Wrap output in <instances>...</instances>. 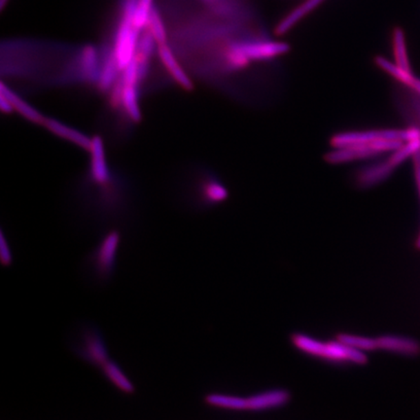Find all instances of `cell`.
Listing matches in <instances>:
<instances>
[{"instance_id":"obj_1","label":"cell","mask_w":420,"mask_h":420,"mask_svg":"<svg viewBox=\"0 0 420 420\" xmlns=\"http://www.w3.org/2000/svg\"><path fill=\"white\" fill-rule=\"evenodd\" d=\"M292 346L300 353L333 364L363 366L368 363L367 353L351 348L336 339L321 341L304 333H294Z\"/></svg>"},{"instance_id":"obj_2","label":"cell","mask_w":420,"mask_h":420,"mask_svg":"<svg viewBox=\"0 0 420 420\" xmlns=\"http://www.w3.org/2000/svg\"><path fill=\"white\" fill-rule=\"evenodd\" d=\"M141 32L143 30L134 27L133 18L120 15L113 39L112 50L121 72L136 58Z\"/></svg>"},{"instance_id":"obj_3","label":"cell","mask_w":420,"mask_h":420,"mask_svg":"<svg viewBox=\"0 0 420 420\" xmlns=\"http://www.w3.org/2000/svg\"><path fill=\"white\" fill-rule=\"evenodd\" d=\"M399 84L395 98L399 112L410 129L420 132V94L407 85Z\"/></svg>"},{"instance_id":"obj_4","label":"cell","mask_w":420,"mask_h":420,"mask_svg":"<svg viewBox=\"0 0 420 420\" xmlns=\"http://www.w3.org/2000/svg\"><path fill=\"white\" fill-rule=\"evenodd\" d=\"M291 394L286 389L273 388L246 396L247 412H266L284 407L289 403Z\"/></svg>"},{"instance_id":"obj_5","label":"cell","mask_w":420,"mask_h":420,"mask_svg":"<svg viewBox=\"0 0 420 420\" xmlns=\"http://www.w3.org/2000/svg\"><path fill=\"white\" fill-rule=\"evenodd\" d=\"M79 76L88 83H98L101 67V54L93 44L85 45L78 55Z\"/></svg>"},{"instance_id":"obj_6","label":"cell","mask_w":420,"mask_h":420,"mask_svg":"<svg viewBox=\"0 0 420 420\" xmlns=\"http://www.w3.org/2000/svg\"><path fill=\"white\" fill-rule=\"evenodd\" d=\"M90 172L92 179L98 184H106L110 179V171L105 157V144L103 138L96 136L92 138L91 147H90Z\"/></svg>"},{"instance_id":"obj_7","label":"cell","mask_w":420,"mask_h":420,"mask_svg":"<svg viewBox=\"0 0 420 420\" xmlns=\"http://www.w3.org/2000/svg\"><path fill=\"white\" fill-rule=\"evenodd\" d=\"M120 235L116 231L107 233L98 247L96 256V270L101 275H108L114 266L118 246H119Z\"/></svg>"},{"instance_id":"obj_8","label":"cell","mask_w":420,"mask_h":420,"mask_svg":"<svg viewBox=\"0 0 420 420\" xmlns=\"http://www.w3.org/2000/svg\"><path fill=\"white\" fill-rule=\"evenodd\" d=\"M377 350L399 355L414 356L419 353L420 346L410 337L399 335H381L376 337Z\"/></svg>"},{"instance_id":"obj_9","label":"cell","mask_w":420,"mask_h":420,"mask_svg":"<svg viewBox=\"0 0 420 420\" xmlns=\"http://www.w3.org/2000/svg\"><path fill=\"white\" fill-rule=\"evenodd\" d=\"M101 67L100 77H98V90L101 92H110L113 88L118 79L121 75V70L118 65L116 59H115L114 53H113L112 47L106 46L101 51Z\"/></svg>"},{"instance_id":"obj_10","label":"cell","mask_w":420,"mask_h":420,"mask_svg":"<svg viewBox=\"0 0 420 420\" xmlns=\"http://www.w3.org/2000/svg\"><path fill=\"white\" fill-rule=\"evenodd\" d=\"M158 56H159L162 65L166 67L167 72L181 88L189 91L193 89V82L184 72L183 67L177 61L176 55L172 52L169 43L160 44L158 46Z\"/></svg>"},{"instance_id":"obj_11","label":"cell","mask_w":420,"mask_h":420,"mask_svg":"<svg viewBox=\"0 0 420 420\" xmlns=\"http://www.w3.org/2000/svg\"><path fill=\"white\" fill-rule=\"evenodd\" d=\"M44 126L51 132L52 134L59 136V138L65 139L83 149L90 150L92 144V138L82 134L81 132L72 127H68L58 120L49 119L45 120Z\"/></svg>"},{"instance_id":"obj_12","label":"cell","mask_w":420,"mask_h":420,"mask_svg":"<svg viewBox=\"0 0 420 420\" xmlns=\"http://www.w3.org/2000/svg\"><path fill=\"white\" fill-rule=\"evenodd\" d=\"M0 94H3L7 100L10 101L14 110L17 111L19 114L22 115L28 121L35 123V124L44 125L46 118H44L43 115L39 111L35 109L34 106L23 101L21 96H19L15 92L12 91L4 83L0 85Z\"/></svg>"},{"instance_id":"obj_13","label":"cell","mask_w":420,"mask_h":420,"mask_svg":"<svg viewBox=\"0 0 420 420\" xmlns=\"http://www.w3.org/2000/svg\"><path fill=\"white\" fill-rule=\"evenodd\" d=\"M119 80L122 88L121 107L132 121L138 123L141 120L140 106H139V85L124 83L121 78H119Z\"/></svg>"},{"instance_id":"obj_14","label":"cell","mask_w":420,"mask_h":420,"mask_svg":"<svg viewBox=\"0 0 420 420\" xmlns=\"http://www.w3.org/2000/svg\"><path fill=\"white\" fill-rule=\"evenodd\" d=\"M82 353L90 362L96 366H101V367L109 361L103 339L100 335L94 334H94H86L85 336Z\"/></svg>"},{"instance_id":"obj_15","label":"cell","mask_w":420,"mask_h":420,"mask_svg":"<svg viewBox=\"0 0 420 420\" xmlns=\"http://www.w3.org/2000/svg\"><path fill=\"white\" fill-rule=\"evenodd\" d=\"M205 403L217 409L232 412H247V400L244 396L233 394L211 393L205 397Z\"/></svg>"},{"instance_id":"obj_16","label":"cell","mask_w":420,"mask_h":420,"mask_svg":"<svg viewBox=\"0 0 420 420\" xmlns=\"http://www.w3.org/2000/svg\"><path fill=\"white\" fill-rule=\"evenodd\" d=\"M336 337L351 348L364 353L368 354L377 350L376 337L351 334V333H341V334L337 335Z\"/></svg>"},{"instance_id":"obj_17","label":"cell","mask_w":420,"mask_h":420,"mask_svg":"<svg viewBox=\"0 0 420 420\" xmlns=\"http://www.w3.org/2000/svg\"><path fill=\"white\" fill-rule=\"evenodd\" d=\"M322 1L323 0H308V1L304 2L303 6L298 7L296 10L292 12L288 17L285 18L284 20L278 25V27L277 28V34H284L285 32H287V30H289L290 28L293 27L295 23L299 22L304 15H306V14L313 11V9L319 6Z\"/></svg>"},{"instance_id":"obj_18","label":"cell","mask_w":420,"mask_h":420,"mask_svg":"<svg viewBox=\"0 0 420 420\" xmlns=\"http://www.w3.org/2000/svg\"><path fill=\"white\" fill-rule=\"evenodd\" d=\"M103 372H105V377L115 386L118 387L120 390L124 391V392L129 393L133 392L134 386L129 379H127L126 375L122 372V370L114 362L107 361L105 365L101 367Z\"/></svg>"},{"instance_id":"obj_19","label":"cell","mask_w":420,"mask_h":420,"mask_svg":"<svg viewBox=\"0 0 420 420\" xmlns=\"http://www.w3.org/2000/svg\"><path fill=\"white\" fill-rule=\"evenodd\" d=\"M147 30L153 35L158 45L167 43V30L165 25L164 19L160 15L157 7L153 8L151 12L149 20H148Z\"/></svg>"},{"instance_id":"obj_20","label":"cell","mask_w":420,"mask_h":420,"mask_svg":"<svg viewBox=\"0 0 420 420\" xmlns=\"http://www.w3.org/2000/svg\"><path fill=\"white\" fill-rule=\"evenodd\" d=\"M394 53H395L397 67L403 72H412L409 60H408L407 50H406L405 36L401 28H396L393 32Z\"/></svg>"},{"instance_id":"obj_21","label":"cell","mask_w":420,"mask_h":420,"mask_svg":"<svg viewBox=\"0 0 420 420\" xmlns=\"http://www.w3.org/2000/svg\"><path fill=\"white\" fill-rule=\"evenodd\" d=\"M158 46L159 45H158L153 35L147 30H143L141 32L140 36H139L136 58L150 61L155 52L158 51Z\"/></svg>"},{"instance_id":"obj_22","label":"cell","mask_w":420,"mask_h":420,"mask_svg":"<svg viewBox=\"0 0 420 420\" xmlns=\"http://www.w3.org/2000/svg\"><path fill=\"white\" fill-rule=\"evenodd\" d=\"M154 7V0H138L133 18L134 27L140 30H145Z\"/></svg>"},{"instance_id":"obj_23","label":"cell","mask_w":420,"mask_h":420,"mask_svg":"<svg viewBox=\"0 0 420 420\" xmlns=\"http://www.w3.org/2000/svg\"><path fill=\"white\" fill-rule=\"evenodd\" d=\"M204 193L207 199L212 202H218L225 197V190L216 182L207 183L205 185Z\"/></svg>"},{"instance_id":"obj_24","label":"cell","mask_w":420,"mask_h":420,"mask_svg":"<svg viewBox=\"0 0 420 420\" xmlns=\"http://www.w3.org/2000/svg\"><path fill=\"white\" fill-rule=\"evenodd\" d=\"M0 254H1L2 263L6 266L9 265L12 261V253L3 232H1V235H0Z\"/></svg>"},{"instance_id":"obj_25","label":"cell","mask_w":420,"mask_h":420,"mask_svg":"<svg viewBox=\"0 0 420 420\" xmlns=\"http://www.w3.org/2000/svg\"><path fill=\"white\" fill-rule=\"evenodd\" d=\"M0 108H1L2 112L7 113V114H8V113L13 112L14 111L10 101L7 100L6 96H4L2 94H0Z\"/></svg>"},{"instance_id":"obj_26","label":"cell","mask_w":420,"mask_h":420,"mask_svg":"<svg viewBox=\"0 0 420 420\" xmlns=\"http://www.w3.org/2000/svg\"><path fill=\"white\" fill-rule=\"evenodd\" d=\"M8 2L9 0H0V9H1V11L6 9V7L7 4H8Z\"/></svg>"},{"instance_id":"obj_27","label":"cell","mask_w":420,"mask_h":420,"mask_svg":"<svg viewBox=\"0 0 420 420\" xmlns=\"http://www.w3.org/2000/svg\"><path fill=\"white\" fill-rule=\"evenodd\" d=\"M204 1H212V0H204Z\"/></svg>"}]
</instances>
